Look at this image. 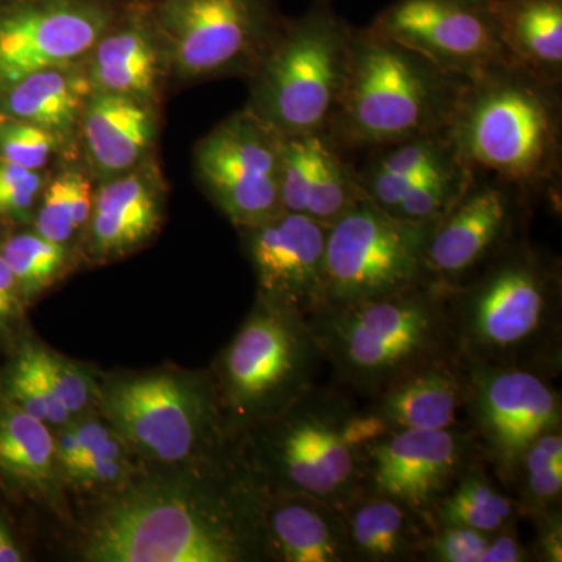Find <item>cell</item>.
<instances>
[{"label": "cell", "mask_w": 562, "mask_h": 562, "mask_svg": "<svg viewBox=\"0 0 562 562\" xmlns=\"http://www.w3.org/2000/svg\"><path fill=\"white\" fill-rule=\"evenodd\" d=\"M262 490L249 480L151 484L114 503L92 527L98 562H241L265 554Z\"/></svg>", "instance_id": "cell-1"}, {"label": "cell", "mask_w": 562, "mask_h": 562, "mask_svg": "<svg viewBox=\"0 0 562 562\" xmlns=\"http://www.w3.org/2000/svg\"><path fill=\"white\" fill-rule=\"evenodd\" d=\"M446 301L462 360L560 376L561 261L527 236L446 286Z\"/></svg>", "instance_id": "cell-2"}, {"label": "cell", "mask_w": 562, "mask_h": 562, "mask_svg": "<svg viewBox=\"0 0 562 562\" xmlns=\"http://www.w3.org/2000/svg\"><path fill=\"white\" fill-rule=\"evenodd\" d=\"M336 386L372 401L431 362L458 357L446 286L436 281L350 305H321L306 316Z\"/></svg>", "instance_id": "cell-3"}, {"label": "cell", "mask_w": 562, "mask_h": 562, "mask_svg": "<svg viewBox=\"0 0 562 562\" xmlns=\"http://www.w3.org/2000/svg\"><path fill=\"white\" fill-rule=\"evenodd\" d=\"M469 81L371 25L353 27L346 87L324 133L346 154L447 133Z\"/></svg>", "instance_id": "cell-4"}, {"label": "cell", "mask_w": 562, "mask_h": 562, "mask_svg": "<svg viewBox=\"0 0 562 562\" xmlns=\"http://www.w3.org/2000/svg\"><path fill=\"white\" fill-rule=\"evenodd\" d=\"M447 133L473 171L513 184L530 201L560 180V87L516 66L469 81Z\"/></svg>", "instance_id": "cell-5"}, {"label": "cell", "mask_w": 562, "mask_h": 562, "mask_svg": "<svg viewBox=\"0 0 562 562\" xmlns=\"http://www.w3.org/2000/svg\"><path fill=\"white\" fill-rule=\"evenodd\" d=\"M266 422L262 472L272 492L301 494L341 509L364 491V447L390 431L339 386H313Z\"/></svg>", "instance_id": "cell-6"}, {"label": "cell", "mask_w": 562, "mask_h": 562, "mask_svg": "<svg viewBox=\"0 0 562 562\" xmlns=\"http://www.w3.org/2000/svg\"><path fill=\"white\" fill-rule=\"evenodd\" d=\"M351 33L335 0H313L301 18L284 20L251 74L247 110L281 136L327 131L349 74Z\"/></svg>", "instance_id": "cell-7"}, {"label": "cell", "mask_w": 562, "mask_h": 562, "mask_svg": "<svg viewBox=\"0 0 562 562\" xmlns=\"http://www.w3.org/2000/svg\"><path fill=\"white\" fill-rule=\"evenodd\" d=\"M324 364L306 316L260 299L222 358L225 398L241 424L271 419L316 386Z\"/></svg>", "instance_id": "cell-8"}, {"label": "cell", "mask_w": 562, "mask_h": 562, "mask_svg": "<svg viewBox=\"0 0 562 562\" xmlns=\"http://www.w3.org/2000/svg\"><path fill=\"white\" fill-rule=\"evenodd\" d=\"M430 227L362 199L328 228L322 305L376 301L430 280L424 265Z\"/></svg>", "instance_id": "cell-9"}, {"label": "cell", "mask_w": 562, "mask_h": 562, "mask_svg": "<svg viewBox=\"0 0 562 562\" xmlns=\"http://www.w3.org/2000/svg\"><path fill=\"white\" fill-rule=\"evenodd\" d=\"M157 31L187 79L254 74L279 35L276 0H155Z\"/></svg>", "instance_id": "cell-10"}, {"label": "cell", "mask_w": 562, "mask_h": 562, "mask_svg": "<svg viewBox=\"0 0 562 562\" xmlns=\"http://www.w3.org/2000/svg\"><path fill=\"white\" fill-rule=\"evenodd\" d=\"M469 392L464 413L483 460L512 491L525 450L542 432L562 427V403L554 380L531 369L464 361Z\"/></svg>", "instance_id": "cell-11"}, {"label": "cell", "mask_w": 562, "mask_h": 562, "mask_svg": "<svg viewBox=\"0 0 562 562\" xmlns=\"http://www.w3.org/2000/svg\"><path fill=\"white\" fill-rule=\"evenodd\" d=\"M105 405L122 438L162 462L187 460L220 430L210 387L172 375L114 383L106 391Z\"/></svg>", "instance_id": "cell-12"}, {"label": "cell", "mask_w": 562, "mask_h": 562, "mask_svg": "<svg viewBox=\"0 0 562 562\" xmlns=\"http://www.w3.org/2000/svg\"><path fill=\"white\" fill-rule=\"evenodd\" d=\"M371 27L461 79L513 66L491 0H394Z\"/></svg>", "instance_id": "cell-13"}, {"label": "cell", "mask_w": 562, "mask_h": 562, "mask_svg": "<svg viewBox=\"0 0 562 562\" xmlns=\"http://www.w3.org/2000/svg\"><path fill=\"white\" fill-rule=\"evenodd\" d=\"M199 177L239 228L281 213V135L249 110L222 122L195 151Z\"/></svg>", "instance_id": "cell-14"}, {"label": "cell", "mask_w": 562, "mask_h": 562, "mask_svg": "<svg viewBox=\"0 0 562 562\" xmlns=\"http://www.w3.org/2000/svg\"><path fill=\"white\" fill-rule=\"evenodd\" d=\"M530 199L513 184L475 171L452 209L431 222L424 249L428 279L453 286L525 236Z\"/></svg>", "instance_id": "cell-15"}, {"label": "cell", "mask_w": 562, "mask_h": 562, "mask_svg": "<svg viewBox=\"0 0 562 562\" xmlns=\"http://www.w3.org/2000/svg\"><path fill=\"white\" fill-rule=\"evenodd\" d=\"M480 460L482 450L464 422L436 430H390L364 447V491L408 506L428 524L443 495Z\"/></svg>", "instance_id": "cell-16"}, {"label": "cell", "mask_w": 562, "mask_h": 562, "mask_svg": "<svg viewBox=\"0 0 562 562\" xmlns=\"http://www.w3.org/2000/svg\"><path fill=\"white\" fill-rule=\"evenodd\" d=\"M120 14L114 0H20L0 14V85L77 60Z\"/></svg>", "instance_id": "cell-17"}, {"label": "cell", "mask_w": 562, "mask_h": 562, "mask_svg": "<svg viewBox=\"0 0 562 562\" xmlns=\"http://www.w3.org/2000/svg\"><path fill=\"white\" fill-rule=\"evenodd\" d=\"M328 228L288 211L243 227L261 301L303 316L319 308Z\"/></svg>", "instance_id": "cell-18"}, {"label": "cell", "mask_w": 562, "mask_h": 562, "mask_svg": "<svg viewBox=\"0 0 562 562\" xmlns=\"http://www.w3.org/2000/svg\"><path fill=\"white\" fill-rule=\"evenodd\" d=\"M362 199L353 162L327 133L281 136V210L330 227Z\"/></svg>", "instance_id": "cell-19"}, {"label": "cell", "mask_w": 562, "mask_h": 562, "mask_svg": "<svg viewBox=\"0 0 562 562\" xmlns=\"http://www.w3.org/2000/svg\"><path fill=\"white\" fill-rule=\"evenodd\" d=\"M469 392V373L458 357L417 369L369 401L366 408L390 430H436L461 424Z\"/></svg>", "instance_id": "cell-20"}, {"label": "cell", "mask_w": 562, "mask_h": 562, "mask_svg": "<svg viewBox=\"0 0 562 562\" xmlns=\"http://www.w3.org/2000/svg\"><path fill=\"white\" fill-rule=\"evenodd\" d=\"M262 497L265 554L283 562H353L342 513L301 494Z\"/></svg>", "instance_id": "cell-21"}, {"label": "cell", "mask_w": 562, "mask_h": 562, "mask_svg": "<svg viewBox=\"0 0 562 562\" xmlns=\"http://www.w3.org/2000/svg\"><path fill=\"white\" fill-rule=\"evenodd\" d=\"M92 47L95 90L151 102L160 80V33L149 7H133Z\"/></svg>", "instance_id": "cell-22"}, {"label": "cell", "mask_w": 562, "mask_h": 562, "mask_svg": "<svg viewBox=\"0 0 562 562\" xmlns=\"http://www.w3.org/2000/svg\"><path fill=\"white\" fill-rule=\"evenodd\" d=\"M360 154H366L364 162L361 168L353 166L362 194L386 213L419 181L464 162L449 133L395 140Z\"/></svg>", "instance_id": "cell-23"}, {"label": "cell", "mask_w": 562, "mask_h": 562, "mask_svg": "<svg viewBox=\"0 0 562 562\" xmlns=\"http://www.w3.org/2000/svg\"><path fill=\"white\" fill-rule=\"evenodd\" d=\"M83 135L95 169L121 176L138 165L149 150L155 116L149 102L98 91L83 106Z\"/></svg>", "instance_id": "cell-24"}, {"label": "cell", "mask_w": 562, "mask_h": 562, "mask_svg": "<svg viewBox=\"0 0 562 562\" xmlns=\"http://www.w3.org/2000/svg\"><path fill=\"white\" fill-rule=\"evenodd\" d=\"M503 49L513 66L542 83L562 79V0H491Z\"/></svg>", "instance_id": "cell-25"}, {"label": "cell", "mask_w": 562, "mask_h": 562, "mask_svg": "<svg viewBox=\"0 0 562 562\" xmlns=\"http://www.w3.org/2000/svg\"><path fill=\"white\" fill-rule=\"evenodd\" d=\"M341 513L353 562L419 561L430 527L408 506L362 491Z\"/></svg>", "instance_id": "cell-26"}, {"label": "cell", "mask_w": 562, "mask_h": 562, "mask_svg": "<svg viewBox=\"0 0 562 562\" xmlns=\"http://www.w3.org/2000/svg\"><path fill=\"white\" fill-rule=\"evenodd\" d=\"M92 246L99 255H117L149 239L161 217L154 177L125 172L106 181L92 202Z\"/></svg>", "instance_id": "cell-27"}, {"label": "cell", "mask_w": 562, "mask_h": 562, "mask_svg": "<svg viewBox=\"0 0 562 562\" xmlns=\"http://www.w3.org/2000/svg\"><path fill=\"white\" fill-rule=\"evenodd\" d=\"M520 520L519 505L512 492L492 473L486 461L472 464L452 490L435 506L428 525L469 527L492 535Z\"/></svg>", "instance_id": "cell-28"}, {"label": "cell", "mask_w": 562, "mask_h": 562, "mask_svg": "<svg viewBox=\"0 0 562 562\" xmlns=\"http://www.w3.org/2000/svg\"><path fill=\"white\" fill-rule=\"evenodd\" d=\"M55 442L46 422L0 392V476L11 486L43 491L54 479Z\"/></svg>", "instance_id": "cell-29"}, {"label": "cell", "mask_w": 562, "mask_h": 562, "mask_svg": "<svg viewBox=\"0 0 562 562\" xmlns=\"http://www.w3.org/2000/svg\"><path fill=\"white\" fill-rule=\"evenodd\" d=\"M9 88L7 109L14 120L60 135L76 124L79 111L87 103L91 83L61 66L33 72Z\"/></svg>", "instance_id": "cell-30"}, {"label": "cell", "mask_w": 562, "mask_h": 562, "mask_svg": "<svg viewBox=\"0 0 562 562\" xmlns=\"http://www.w3.org/2000/svg\"><path fill=\"white\" fill-rule=\"evenodd\" d=\"M509 492L520 519L530 522L562 508V427L542 432L525 450Z\"/></svg>", "instance_id": "cell-31"}, {"label": "cell", "mask_w": 562, "mask_h": 562, "mask_svg": "<svg viewBox=\"0 0 562 562\" xmlns=\"http://www.w3.org/2000/svg\"><path fill=\"white\" fill-rule=\"evenodd\" d=\"M91 211L90 180L79 171H65L44 192L36 232L49 241L66 243L90 220Z\"/></svg>", "instance_id": "cell-32"}, {"label": "cell", "mask_w": 562, "mask_h": 562, "mask_svg": "<svg viewBox=\"0 0 562 562\" xmlns=\"http://www.w3.org/2000/svg\"><path fill=\"white\" fill-rule=\"evenodd\" d=\"M473 173L475 171L464 162L449 171L431 173L405 192L391 216L417 224L438 221L468 190Z\"/></svg>", "instance_id": "cell-33"}, {"label": "cell", "mask_w": 562, "mask_h": 562, "mask_svg": "<svg viewBox=\"0 0 562 562\" xmlns=\"http://www.w3.org/2000/svg\"><path fill=\"white\" fill-rule=\"evenodd\" d=\"M0 392L25 413L46 424H66L72 416L55 397L29 346L11 362L9 371L0 382Z\"/></svg>", "instance_id": "cell-34"}, {"label": "cell", "mask_w": 562, "mask_h": 562, "mask_svg": "<svg viewBox=\"0 0 562 562\" xmlns=\"http://www.w3.org/2000/svg\"><path fill=\"white\" fill-rule=\"evenodd\" d=\"M2 258L16 280L18 288L31 294L49 284L60 272L66 250L63 244L40 235H18L5 244Z\"/></svg>", "instance_id": "cell-35"}, {"label": "cell", "mask_w": 562, "mask_h": 562, "mask_svg": "<svg viewBox=\"0 0 562 562\" xmlns=\"http://www.w3.org/2000/svg\"><path fill=\"white\" fill-rule=\"evenodd\" d=\"M58 135L40 125L7 120L0 125V160L38 171L49 161Z\"/></svg>", "instance_id": "cell-36"}, {"label": "cell", "mask_w": 562, "mask_h": 562, "mask_svg": "<svg viewBox=\"0 0 562 562\" xmlns=\"http://www.w3.org/2000/svg\"><path fill=\"white\" fill-rule=\"evenodd\" d=\"M491 535L469 527H436L422 542L419 561L480 562Z\"/></svg>", "instance_id": "cell-37"}, {"label": "cell", "mask_w": 562, "mask_h": 562, "mask_svg": "<svg viewBox=\"0 0 562 562\" xmlns=\"http://www.w3.org/2000/svg\"><path fill=\"white\" fill-rule=\"evenodd\" d=\"M31 349L36 366L55 397L68 408L70 414L80 413L91 398V386L87 376L79 369L49 351L36 349V347Z\"/></svg>", "instance_id": "cell-38"}, {"label": "cell", "mask_w": 562, "mask_h": 562, "mask_svg": "<svg viewBox=\"0 0 562 562\" xmlns=\"http://www.w3.org/2000/svg\"><path fill=\"white\" fill-rule=\"evenodd\" d=\"M535 525V541L531 543V553L535 561H562V508L552 509L538 519L531 520Z\"/></svg>", "instance_id": "cell-39"}, {"label": "cell", "mask_w": 562, "mask_h": 562, "mask_svg": "<svg viewBox=\"0 0 562 562\" xmlns=\"http://www.w3.org/2000/svg\"><path fill=\"white\" fill-rule=\"evenodd\" d=\"M519 524V522H517ZM517 524L492 532L490 543L480 562H530L535 561L530 547L520 541Z\"/></svg>", "instance_id": "cell-40"}, {"label": "cell", "mask_w": 562, "mask_h": 562, "mask_svg": "<svg viewBox=\"0 0 562 562\" xmlns=\"http://www.w3.org/2000/svg\"><path fill=\"white\" fill-rule=\"evenodd\" d=\"M124 471V458H92L80 462L70 475L85 484H106L120 480Z\"/></svg>", "instance_id": "cell-41"}, {"label": "cell", "mask_w": 562, "mask_h": 562, "mask_svg": "<svg viewBox=\"0 0 562 562\" xmlns=\"http://www.w3.org/2000/svg\"><path fill=\"white\" fill-rule=\"evenodd\" d=\"M38 180H43L38 172L0 160V199Z\"/></svg>", "instance_id": "cell-42"}, {"label": "cell", "mask_w": 562, "mask_h": 562, "mask_svg": "<svg viewBox=\"0 0 562 562\" xmlns=\"http://www.w3.org/2000/svg\"><path fill=\"white\" fill-rule=\"evenodd\" d=\"M18 283L9 266L0 255V328L13 317L16 312Z\"/></svg>", "instance_id": "cell-43"}, {"label": "cell", "mask_w": 562, "mask_h": 562, "mask_svg": "<svg viewBox=\"0 0 562 562\" xmlns=\"http://www.w3.org/2000/svg\"><path fill=\"white\" fill-rule=\"evenodd\" d=\"M22 553L16 539L11 535L9 525L0 517V562H20Z\"/></svg>", "instance_id": "cell-44"}, {"label": "cell", "mask_w": 562, "mask_h": 562, "mask_svg": "<svg viewBox=\"0 0 562 562\" xmlns=\"http://www.w3.org/2000/svg\"><path fill=\"white\" fill-rule=\"evenodd\" d=\"M5 121H7L5 117H0V125H2L3 122H5Z\"/></svg>", "instance_id": "cell-45"}, {"label": "cell", "mask_w": 562, "mask_h": 562, "mask_svg": "<svg viewBox=\"0 0 562 562\" xmlns=\"http://www.w3.org/2000/svg\"><path fill=\"white\" fill-rule=\"evenodd\" d=\"M0 3H3V0H0Z\"/></svg>", "instance_id": "cell-46"}]
</instances>
